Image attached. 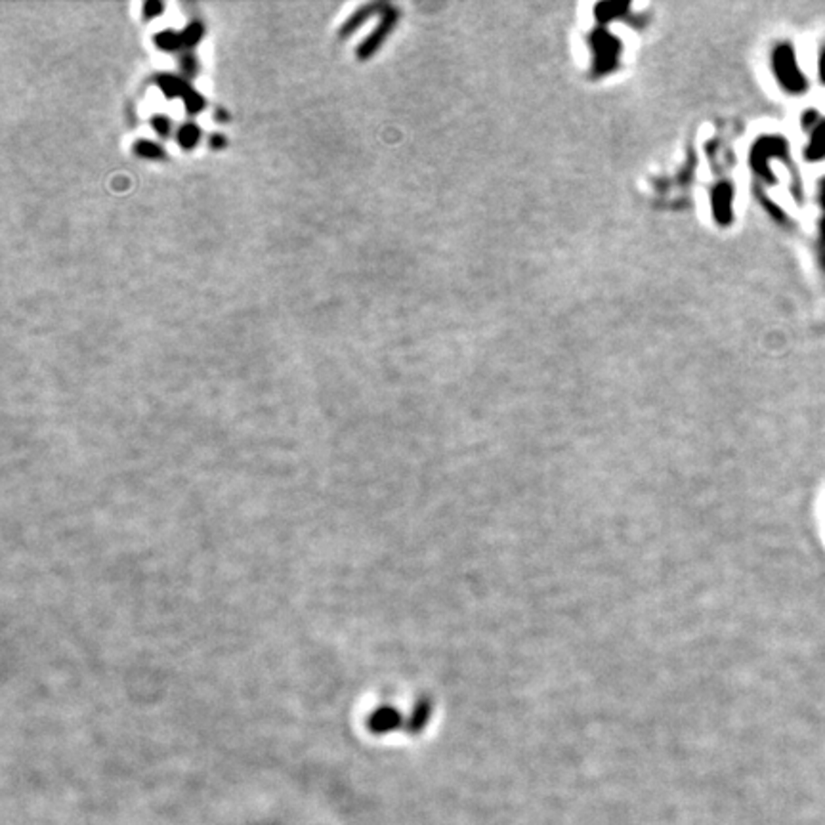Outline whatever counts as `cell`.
Returning <instances> with one entry per match:
<instances>
[{
  "label": "cell",
  "mask_w": 825,
  "mask_h": 825,
  "mask_svg": "<svg viewBox=\"0 0 825 825\" xmlns=\"http://www.w3.org/2000/svg\"><path fill=\"white\" fill-rule=\"evenodd\" d=\"M772 69H773V75H776L778 82L782 84V89L787 90V94L801 96L806 92L808 81L797 62L795 50L789 43H782L776 46V50H773Z\"/></svg>",
  "instance_id": "obj_1"
},
{
  "label": "cell",
  "mask_w": 825,
  "mask_h": 825,
  "mask_svg": "<svg viewBox=\"0 0 825 825\" xmlns=\"http://www.w3.org/2000/svg\"><path fill=\"white\" fill-rule=\"evenodd\" d=\"M820 201H821L823 213H825V178H823L821 184H820ZM821 233H823V237H825V218H823V223H821Z\"/></svg>",
  "instance_id": "obj_4"
},
{
  "label": "cell",
  "mask_w": 825,
  "mask_h": 825,
  "mask_svg": "<svg viewBox=\"0 0 825 825\" xmlns=\"http://www.w3.org/2000/svg\"><path fill=\"white\" fill-rule=\"evenodd\" d=\"M804 157L808 161L825 159V120L823 119L811 130V142H808V147L804 149Z\"/></svg>",
  "instance_id": "obj_2"
},
{
  "label": "cell",
  "mask_w": 825,
  "mask_h": 825,
  "mask_svg": "<svg viewBox=\"0 0 825 825\" xmlns=\"http://www.w3.org/2000/svg\"><path fill=\"white\" fill-rule=\"evenodd\" d=\"M818 79L825 86V44L821 46L820 56H818Z\"/></svg>",
  "instance_id": "obj_3"
},
{
  "label": "cell",
  "mask_w": 825,
  "mask_h": 825,
  "mask_svg": "<svg viewBox=\"0 0 825 825\" xmlns=\"http://www.w3.org/2000/svg\"><path fill=\"white\" fill-rule=\"evenodd\" d=\"M821 264H823V270H825V254H823V258H821Z\"/></svg>",
  "instance_id": "obj_5"
}]
</instances>
